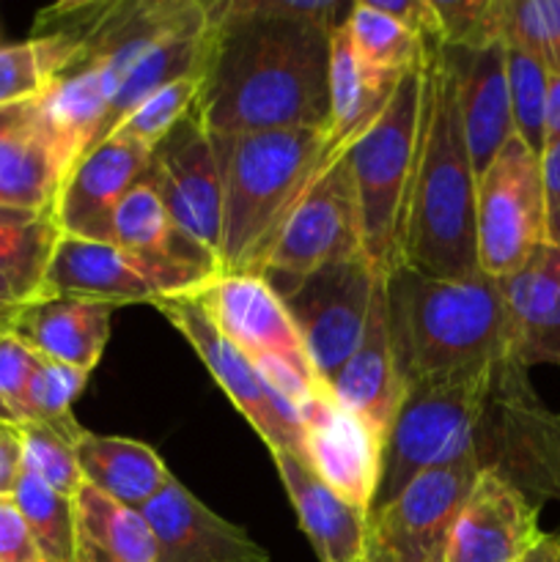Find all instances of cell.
Masks as SVG:
<instances>
[{
    "label": "cell",
    "instance_id": "31",
    "mask_svg": "<svg viewBox=\"0 0 560 562\" xmlns=\"http://www.w3.org/2000/svg\"><path fill=\"white\" fill-rule=\"evenodd\" d=\"M344 27L355 53L382 75L401 77L404 71L421 66L426 58V44L393 16L373 9L368 0L351 3Z\"/></svg>",
    "mask_w": 560,
    "mask_h": 562
},
{
    "label": "cell",
    "instance_id": "24",
    "mask_svg": "<svg viewBox=\"0 0 560 562\" xmlns=\"http://www.w3.org/2000/svg\"><path fill=\"white\" fill-rule=\"evenodd\" d=\"M275 470L296 510L302 532L311 541L318 562L366 560L368 514L340 499L316 472L285 450H272Z\"/></svg>",
    "mask_w": 560,
    "mask_h": 562
},
{
    "label": "cell",
    "instance_id": "13",
    "mask_svg": "<svg viewBox=\"0 0 560 562\" xmlns=\"http://www.w3.org/2000/svg\"><path fill=\"white\" fill-rule=\"evenodd\" d=\"M143 179L157 190L176 231L217 261L223 239V184L212 135L203 130L195 110L152 148Z\"/></svg>",
    "mask_w": 560,
    "mask_h": 562
},
{
    "label": "cell",
    "instance_id": "4",
    "mask_svg": "<svg viewBox=\"0 0 560 562\" xmlns=\"http://www.w3.org/2000/svg\"><path fill=\"white\" fill-rule=\"evenodd\" d=\"M223 184L220 274H261L285 217L333 154L322 130L212 135Z\"/></svg>",
    "mask_w": 560,
    "mask_h": 562
},
{
    "label": "cell",
    "instance_id": "16",
    "mask_svg": "<svg viewBox=\"0 0 560 562\" xmlns=\"http://www.w3.org/2000/svg\"><path fill=\"white\" fill-rule=\"evenodd\" d=\"M195 302L214 327L253 362L272 357L322 382L313 373L283 300L261 274H217L206 289L198 291Z\"/></svg>",
    "mask_w": 560,
    "mask_h": 562
},
{
    "label": "cell",
    "instance_id": "6",
    "mask_svg": "<svg viewBox=\"0 0 560 562\" xmlns=\"http://www.w3.org/2000/svg\"><path fill=\"white\" fill-rule=\"evenodd\" d=\"M514 368L428 379L406 387L384 437L382 475L371 510L388 505L423 472L450 467L467 456H481L478 431L483 415Z\"/></svg>",
    "mask_w": 560,
    "mask_h": 562
},
{
    "label": "cell",
    "instance_id": "21",
    "mask_svg": "<svg viewBox=\"0 0 560 562\" xmlns=\"http://www.w3.org/2000/svg\"><path fill=\"white\" fill-rule=\"evenodd\" d=\"M445 64L453 77L456 102L464 124L472 168L481 176L500 148L516 135L511 115L508 75H505V44L483 47H445Z\"/></svg>",
    "mask_w": 560,
    "mask_h": 562
},
{
    "label": "cell",
    "instance_id": "36",
    "mask_svg": "<svg viewBox=\"0 0 560 562\" xmlns=\"http://www.w3.org/2000/svg\"><path fill=\"white\" fill-rule=\"evenodd\" d=\"M16 434H20L22 448V470L36 475L38 481H44L64 497L75 499L77 492L86 486L80 464H77L75 439L64 437L42 423H22L16 426Z\"/></svg>",
    "mask_w": 560,
    "mask_h": 562
},
{
    "label": "cell",
    "instance_id": "28",
    "mask_svg": "<svg viewBox=\"0 0 560 562\" xmlns=\"http://www.w3.org/2000/svg\"><path fill=\"white\" fill-rule=\"evenodd\" d=\"M58 239L53 212L0 206V307H22L42 296Z\"/></svg>",
    "mask_w": 560,
    "mask_h": 562
},
{
    "label": "cell",
    "instance_id": "7",
    "mask_svg": "<svg viewBox=\"0 0 560 562\" xmlns=\"http://www.w3.org/2000/svg\"><path fill=\"white\" fill-rule=\"evenodd\" d=\"M217 269L187 258L130 252L119 245L60 234L44 274L42 296H77L124 307L135 302L179 300L206 289Z\"/></svg>",
    "mask_w": 560,
    "mask_h": 562
},
{
    "label": "cell",
    "instance_id": "22",
    "mask_svg": "<svg viewBox=\"0 0 560 562\" xmlns=\"http://www.w3.org/2000/svg\"><path fill=\"white\" fill-rule=\"evenodd\" d=\"M384 278L388 274H382L377 291H373L371 311H368L366 329H362L355 355L346 360V366L327 384L333 398L346 412L360 417L368 428H373L382 442L388 437L390 426H393L401 398H404V384H401L399 371H395L393 349H390Z\"/></svg>",
    "mask_w": 560,
    "mask_h": 562
},
{
    "label": "cell",
    "instance_id": "11",
    "mask_svg": "<svg viewBox=\"0 0 560 562\" xmlns=\"http://www.w3.org/2000/svg\"><path fill=\"white\" fill-rule=\"evenodd\" d=\"M481 456L423 472L368 514L366 562H445L450 530L483 470Z\"/></svg>",
    "mask_w": 560,
    "mask_h": 562
},
{
    "label": "cell",
    "instance_id": "42",
    "mask_svg": "<svg viewBox=\"0 0 560 562\" xmlns=\"http://www.w3.org/2000/svg\"><path fill=\"white\" fill-rule=\"evenodd\" d=\"M22 475V448L16 426L0 420V497H11Z\"/></svg>",
    "mask_w": 560,
    "mask_h": 562
},
{
    "label": "cell",
    "instance_id": "46",
    "mask_svg": "<svg viewBox=\"0 0 560 562\" xmlns=\"http://www.w3.org/2000/svg\"><path fill=\"white\" fill-rule=\"evenodd\" d=\"M362 562H366V560H362Z\"/></svg>",
    "mask_w": 560,
    "mask_h": 562
},
{
    "label": "cell",
    "instance_id": "37",
    "mask_svg": "<svg viewBox=\"0 0 560 562\" xmlns=\"http://www.w3.org/2000/svg\"><path fill=\"white\" fill-rule=\"evenodd\" d=\"M203 75L179 77L173 82H165L157 91L148 93L119 126L115 132L132 137V140L143 143V146L154 148L198 102L201 93Z\"/></svg>",
    "mask_w": 560,
    "mask_h": 562
},
{
    "label": "cell",
    "instance_id": "38",
    "mask_svg": "<svg viewBox=\"0 0 560 562\" xmlns=\"http://www.w3.org/2000/svg\"><path fill=\"white\" fill-rule=\"evenodd\" d=\"M38 368V355L14 333L0 335V420L22 426L27 420V387Z\"/></svg>",
    "mask_w": 560,
    "mask_h": 562
},
{
    "label": "cell",
    "instance_id": "19",
    "mask_svg": "<svg viewBox=\"0 0 560 562\" xmlns=\"http://www.w3.org/2000/svg\"><path fill=\"white\" fill-rule=\"evenodd\" d=\"M505 307L508 360L560 368V247L538 245L516 272L497 280Z\"/></svg>",
    "mask_w": 560,
    "mask_h": 562
},
{
    "label": "cell",
    "instance_id": "10",
    "mask_svg": "<svg viewBox=\"0 0 560 562\" xmlns=\"http://www.w3.org/2000/svg\"><path fill=\"white\" fill-rule=\"evenodd\" d=\"M538 245H544L541 157L514 135L478 176V269L500 280L516 272Z\"/></svg>",
    "mask_w": 560,
    "mask_h": 562
},
{
    "label": "cell",
    "instance_id": "2",
    "mask_svg": "<svg viewBox=\"0 0 560 562\" xmlns=\"http://www.w3.org/2000/svg\"><path fill=\"white\" fill-rule=\"evenodd\" d=\"M475 184L478 176L443 44H426L421 148L401 247L404 267L439 280L481 272L475 252Z\"/></svg>",
    "mask_w": 560,
    "mask_h": 562
},
{
    "label": "cell",
    "instance_id": "1",
    "mask_svg": "<svg viewBox=\"0 0 560 562\" xmlns=\"http://www.w3.org/2000/svg\"><path fill=\"white\" fill-rule=\"evenodd\" d=\"M212 22L195 115L209 135L329 126V36L338 0H225Z\"/></svg>",
    "mask_w": 560,
    "mask_h": 562
},
{
    "label": "cell",
    "instance_id": "18",
    "mask_svg": "<svg viewBox=\"0 0 560 562\" xmlns=\"http://www.w3.org/2000/svg\"><path fill=\"white\" fill-rule=\"evenodd\" d=\"M152 148L113 132L82 154L55 198V223L60 234L113 245V217L121 198L141 181Z\"/></svg>",
    "mask_w": 560,
    "mask_h": 562
},
{
    "label": "cell",
    "instance_id": "34",
    "mask_svg": "<svg viewBox=\"0 0 560 562\" xmlns=\"http://www.w3.org/2000/svg\"><path fill=\"white\" fill-rule=\"evenodd\" d=\"M500 36L560 71V0H500Z\"/></svg>",
    "mask_w": 560,
    "mask_h": 562
},
{
    "label": "cell",
    "instance_id": "45",
    "mask_svg": "<svg viewBox=\"0 0 560 562\" xmlns=\"http://www.w3.org/2000/svg\"><path fill=\"white\" fill-rule=\"evenodd\" d=\"M16 307H0V335L11 333V322H14Z\"/></svg>",
    "mask_w": 560,
    "mask_h": 562
},
{
    "label": "cell",
    "instance_id": "32",
    "mask_svg": "<svg viewBox=\"0 0 560 562\" xmlns=\"http://www.w3.org/2000/svg\"><path fill=\"white\" fill-rule=\"evenodd\" d=\"M14 503L31 527L47 562H71L75 554V503L36 475L22 470L14 488Z\"/></svg>",
    "mask_w": 560,
    "mask_h": 562
},
{
    "label": "cell",
    "instance_id": "30",
    "mask_svg": "<svg viewBox=\"0 0 560 562\" xmlns=\"http://www.w3.org/2000/svg\"><path fill=\"white\" fill-rule=\"evenodd\" d=\"M80 53V38L69 33H33L25 42L0 44V108L42 97Z\"/></svg>",
    "mask_w": 560,
    "mask_h": 562
},
{
    "label": "cell",
    "instance_id": "39",
    "mask_svg": "<svg viewBox=\"0 0 560 562\" xmlns=\"http://www.w3.org/2000/svg\"><path fill=\"white\" fill-rule=\"evenodd\" d=\"M0 562H47L14 497H0Z\"/></svg>",
    "mask_w": 560,
    "mask_h": 562
},
{
    "label": "cell",
    "instance_id": "27",
    "mask_svg": "<svg viewBox=\"0 0 560 562\" xmlns=\"http://www.w3.org/2000/svg\"><path fill=\"white\" fill-rule=\"evenodd\" d=\"M75 503L71 562H157V541L141 510L82 486Z\"/></svg>",
    "mask_w": 560,
    "mask_h": 562
},
{
    "label": "cell",
    "instance_id": "8",
    "mask_svg": "<svg viewBox=\"0 0 560 562\" xmlns=\"http://www.w3.org/2000/svg\"><path fill=\"white\" fill-rule=\"evenodd\" d=\"M362 252L360 203L346 148L327 157L307 190L291 209L269 250L261 278L275 294L307 272Z\"/></svg>",
    "mask_w": 560,
    "mask_h": 562
},
{
    "label": "cell",
    "instance_id": "14",
    "mask_svg": "<svg viewBox=\"0 0 560 562\" xmlns=\"http://www.w3.org/2000/svg\"><path fill=\"white\" fill-rule=\"evenodd\" d=\"M302 461L340 499L371 514L382 475V439L360 417L346 412L329 387L318 390L300 409Z\"/></svg>",
    "mask_w": 560,
    "mask_h": 562
},
{
    "label": "cell",
    "instance_id": "35",
    "mask_svg": "<svg viewBox=\"0 0 560 562\" xmlns=\"http://www.w3.org/2000/svg\"><path fill=\"white\" fill-rule=\"evenodd\" d=\"M505 75H508L514 132L533 154L544 151V108H547L549 69L519 47L505 44Z\"/></svg>",
    "mask_w": 560,
    "mask_h": 562
},
{
    "label": "cell",
    "instance_id": "5",
    "mask_svg": "<svg viewBox=\"0 0 560 562\" xmlns=\"http://www.w3.org/2000/svg\"><path fill=\"white\" fill-rule=\"evenodd\" d=\"M426 58L406 71L373 124L346 146L357 203H360L362 252L373 269L390 274L401 267L406 209L423 130Z\"/></svg>",
    "mask_w": 560,
    "mask_h": 562
},
{
    "label": "cell",
    "instance_id": "44",
    "mask_svg": "<svg viewBox=\"0 0 560 562\" xmlns=\"http://www.w3.org/2000/svg\"><path fill=\"white\" fill-rule=\"evenodd\" d=\"M519 562H560V536L544 532L541 541H538Z\"/></svg>",
    "mask_w": 560,
    "mask_h": 562
},
{
    "label": "cell",
    "instance_id": "12",
    "mask_svg": "<svg viewBox=\"0 0 560 562\" xmlns=\"http://www.w3.org/2000/svg\"><path fill=\"white\" fill-rule=\"evenodd\" d=\"M154 307L179 329L181 338L201 357L214 382L231 398V404L247 417L258 437L267 442L269 453L285 450V453H294L296 459H302L300 412L264 382L256 362L214 327L212 318L195 302V296L163 300Z\"/></svg>",
    "mask_w": 560,
    "mask_h": 562
},
{
    "label": "cell",
    "instance_id": "41",
    "mask_svg": "<svg viewBox=\"0 0 560 562\" xmlns=\"http://www.w3.org/2000/svg\"><path fill=\"white\" fill-rule=\"evenodd\" d=\"M544 187V241L560 247V140H552L541 151Z\"/></svg>",
    "mask_w": 560,
    "mask_h": 562
},
{
    "label": "cell",
    "instance_id": "43",
    "mask_svg": "<svg viewBox=\"0 0 560 562\" xmlns=\"http://www.w3.org/2000/svg\"><path fill=\"white\" fill-rule=\"evenodd\" d=\"M552 140H560V71H549L544 108V146Z\"/></svg>",
    "mask_w": 560,
    "mask_h": 562
},
{
    "label": "cell",
    "instance_id": "26",
    "mask_svg": "<svg viewBox=\"0 0 560 562\" xmlns=\"http://www.w3.org/2000/svg\"><path fill=\"white\" fill-rule=\"evenodd\" d=\"M406 75V71H404ZM401 75V77H404ZM401 77L371 69L338 25L329 36V126L327 140L333 151L346 148L373 124L393 97Z\"/></svg>",
    "mask_w": 560,
    "mask_h": 562
},
{
    "label": "cell",
    "instance_id": "40",
    "mask_svg": "<svg viewBox=\"0 0 560 562\" xmlns=\"http://www.w3.org/2000/svg\"><path fill=\"white\" fill-rule=\"evenodd\" d=\"M373 9L393 16L395 22L415 33L423 44H443V31H439V16L434 11L432 0H368Z\"/></svg>",
    "mask_w": 560,
    "mask_h": 562
},
{
    "label": "cell",
    "instance_id": "3",
    "mask_svg": "<svg viewBox=\"0 0 560 562\" xmlns=\"http://www.w3.org/2000/svg\"><path fill=\"white\" fill-rule=\"evenodd\" d=\"M388 333L401 384L500 371L508 360L497 278L475 272L439 280L395 267L384 278Z\"/></svg>",
    "mask_w": 560,
    "mask_h": 562
},
{
    "label": "cell",
    "instance_id": "33",
    "mask_svg": "<svg viewBox=\"0 0 560 562\" xmlns=\"http://www.w3.org/2000/svg\"><path fill=\"white\" fill-rule=\"evenodd\" d=\"M88 376L91 373L38 357V368L31 379V387H27L25 423H42V426L55 428L58 434L77 442L86 428L71 415V404L86 390Z\"/></svg>",
    "mask_w": 560,
    "mask_h": 562
},
{
    "label": "cell",
    "instance_id": "23",
    "mask_svg": "<svg viewBox=\"0 0 560 562\" xmlns=\"http://www.w3.org/2000/svg\"><path fill=\"white\" fill-rule=\"evenodd\" d=\"M115 311L108 302L38 296L16 307L11 333L44 360L91 373L104 355Z\"/></svg>",
    "mask_w": 560,
    "mask_h": 562
},
{
    "label": "cell",
    "instance_id": "17",
    "mask_svg": "<svg viewBox=\"0 0 560 562\" xmlns=\"http://www.w3.org/2000/svg\"><path fill=\"white\" fill-rule=\"evenodd\" d=\"M541 536L538 505L500 467L486 464L456 516L445 562H519Z\"/></svg>",
    "mask_w": 560,
    "mask_h": 562
},
{
    "label": "cell",
    "instance_id": "29",
    "mask_svg": "<svg viewBox=\"0 0 560 562\" xmlns=\"http://www.w3.org/2000/svg\"><path fill=\"white\" fill-rule=\"evenodd\" d=\"M113 245L124 247L130 252H141V256L187 258V261H198L217 269V261L206 250L192 245L187 236L176 231V225L170 223L168 209L159 201L157 190L143 176L121 198L119 209H115Z\"/></svg>",
    "mask_w": 560,
    "mask_h": 562
},
{
    "label": "cell",
    "instance_id": "20",
    "mask_svg": "<svg viewBox=\"0 0 560 562\" xmlns=\"http://www.w3.org/2000/svg\"><path fill=\"white\" fill-rule=\"evenodd\" d=\"M157 541V562H269L245 527L214 514L176 477L141 508Z\"/></svg>",
    "mask_w": 560,
    "mask_h": 562
},
{
    "label": "cell",
    "instance_id": "15",
    "mask_svg": "<svg viewBox=\"0 0 560 562\" xmlns=\"http://www.w3.org/2000/svg\"><path fill=\"white\" fill-rule=\"evenodd\" d=\"M75 165V148L55 130L42 99L0 108V206L53 212Z\"/></svg>",
    "mask_w": 560,
    "mask_h": 562
},
{
    "label": "cell",
    "instance_id": "9",
    "mask_svg": "<svg viewBox=\"0 0 560 562\" xmlns=\"http://www.w3.org/2000/svg\"><path fill=\"white\" fill-rule=\"evenodd\" d=\"M379 280L382 272L360 252L313 269L278 294L305 346L313 373L324 384L333 382L355 355Z\"/></svg>",
    "mask_w": 560,
    "mask_h": 562
},
{
    "label": "cell",
    "instance_id": "25",
    "mask_svg": "<svg viewBox=\"0 0 560 562\" xmlns=\"http://www.w3.org/2000/svg\"><path fill=\"white\" fill-rule=\"evenodd\" d=\"M75 453L88 486L135 510L152 503L173 477L157 450L126 437L82 431Z\"/></svg>",
    "mask_w": 560,
    "mask_h": 562
}]
</instances>
